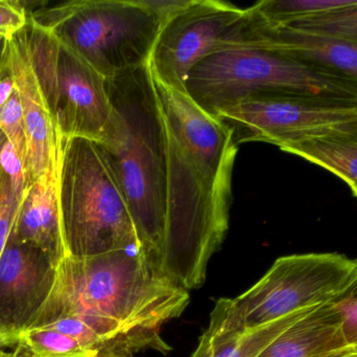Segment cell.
Segmentation results:
<instances>
[{"label":"cell","instance_id":"obj_24","mask_svg":"<svg viewBox=\"0 0 357 357\" xmlns=\"http://www.w3.org/2000/svg\"><path fill=\"white\" fill-rule=\"evenodd\" d=\"M0 166L4 172L10 176L13 190L21 198L27 188L26 173H25L24 167L17 155L16 151L8 140L4 143L1 152H0Z\"/></svg>","mask_w":357,"mask_h":357},{"label":"cell","instance_id":"obj_17","mask_svg":"<svg viewBox=\"0 0 357 357\" xmlns=\"http://www.w3.org/2000/svg\"><path fill=\"white\" fill-rule=\"evenodd\" d=\"M280 149L341 178L357 198V125L302 138Z\"/></svg>","mask_w":357,"mask_h":357},{"label":"cell","instance_id":"obj_14","mask_svg":"<svg viewBox=\"0 0 357 357\" xmlns=\"http://www.w3.org/2000/svg\"><path fill=\"white\" fill-rule=\"evenodd\" d=\"M16 345L26 357H135L149 349L160 351L163 341L158 330L146 327L115 335L88 333L77 337L33 328L24 331Z\"/></svg>","mask_w":357,"mask_h":357},{"label":"cell","instance_id":"obj_19","mask_svg":"<svg viewBox=\"0 0 357 357\" xmlns=\"http://www.w3.org/2000/svg\"><path fill=\"white\" fill-rule=\"evenodd\" d=\"M357 3V0H264L245 8L252 20L268 27H289Z\"/></svg>","mask_w":357,"mask_h":357},{"label":"cell","instance_id":"obj_21","mask_svg":"<svg viewBox=\"0 0 357 357\" xmlns=\"http://www.w3.org/2000/svg\"><path fill=\"white\" fill-rule=\"evenodd\" d=\"M0 132L6 136V140L16 151L26 173V133L20 103L15 89L12 96L0 109Z\"/></svg>","mask_w":357,"mask_h":357},{"label":"cell","instance_id":"obj_33","mask_svg":"<svg viewBox=\"0 0 357 357\" xmlns=\"http://www.w3.org/2000/svg\"><path fill=\"white\" fill-rule=\"evenodd\" d=\"M2 41H0V43H1Z\"/></svg>","mask_w":357,"mask_h":357},{"label":"cell","instance_id":"obj_10","mask_svg":"<svg viewBox=\"0 0 357 357\" xmlns=\"http://www.w3.org/2000/svg\"><path fill=\"white\" fill-rule=\"evenodd\" d=\"M245 8L218 0H193L161 27L151 54L153 78L184 92L187 75L202 59L229 43L245 16Z\"/></svg>","mask_w":357,"mask_h":357},{"label":"cell","instance_id":"obj_7","mask_svg":"<svg viewBox=\"0 0 357 357\" xmlns=\"http://www.w3.org/2000/svg\"><path fill=\"white\" fill-rule=\"evenodd\" d=\"M105 80L149 64L162 23L138 0H73L31 12Z\"/></svg>","mask_w":357,"mask_h":357},{"label":"cell","instance_id":"obj_3","mask_svg":"<svg viewBox=\"0 0 357 357\" xmlns=\"http://www.w3.org/2000/svg\"><path fill=\"white\" fill-rule=\"evenodd\" d=\"M112 105L98 142L123 190L140 249L159 268L167 212V136L149 64L106 80Z\"/></svg>","mask_w":357,"mask_h":357},{"label":"cell","instance_id":"obj_16","mask_svg":"<svg viewBox=\"0 0 357 357\" xmlns=\"http://www.w3.org/2000/svg\"><path fill=\"white\" fill-rule=\"evenodd\" d=\"M351 350L335 302L310 310L257 357H341Z\"/></svg>","mask_w":357,"mask_h":357},{"label":"cell","instance_id":"obj_29","mask_svg":"<svg viewBox=\"0 0 357 357\" xmlns=\"http://www.w3.org/2000/svg\"><path fill=\"white\" fill-rule=\"evenodd\" d=\"M6 142V136L0 132V152H1L2 147H3L4 143Z\"/></svg>","mask_w":357,"mask_h":357},{"label":"cell","instance_id":"obj_32","mask_svg":"<svg viewBox=\"0 0 357 357\" xmlns=\"http://www.w3.org/2000/svg\"><path fill=\"white\" fill-rule=\"evenodd\" d=\"M352 350H354V352H356L357 354V346H354V347H351Z\"/></svg>","mask_w":357,"mask_h":357},{"label":"cell","instance_id":"obj_12","mask_svg":"<svg viewBox=\"0 0 357 357\" xmlns=\"http://www.w3.org/2000/svg\"><path fill=\"white\" fill-rule=\"evenodd\" d=\"M56 263L35 247L8 239L0 257V344L16 345L52 291Z\"/></svg>","mask_w":357,"mask_h":357},{"label":"cell","instance_id":"obj_30","mask_svg":"<svg viewBox=\"0 0 357 357\" xmlns=\"http://www.w3.org/2000/svg\"><path fill=\"white\" fill-rule=\"evenodd\" d=\"M341 357H357V354L356 352H354L351 348V350H350V351L348 352V354H346L345 356Z\"/></svg>","mask_w":357,"mask_h":357},{"label":"cell","instance_id":"obj_15","mask_svg":"<svg viewBox=\"0 0 357 357\" xmlns=\"http://www.w3.org/2000/svg\"><path fill=\"white\" fill-rule=\"evenodd\" d=\"M10 238L39 249L56 265L66 256L59 212L58 163L23 193Z\"/></svg>","mask_w":357,"mask_h":357},{"label":"cell","instance_id":"obj_25","mask_svg":"<svg viewBox=\"0 0 357 357\" xmlns=\"http://www.w3.org/2000/svg\"><path fill=\"white\" fill-rule=\"evenodd\" d=\"M342 319V329L349 347L357 346V300L343 298L335 302Z\"/></svg>","mask_w":357,"mask_h":357},{"label":"cell","instance_id":"obj_2","mask_svg":"<svg viewBox=\"0 0 357 357\" xmlns=\"http://www.w3.org/2000/svg\"><path fill=\"white\" fill-rule=\"evenodd\" d=\"M189 293L169 280L140 247L94 257L65 256L29 329L59 319L82 321L105 335L161 328L177 319Z\"/></svg>","mask_w":357,"mask_h":357},{"label":"cell","instance_id":"obj_13","mask_svg":"<svg viewBox=\"0 0 357 357\" xmlns=\"http://www.w3.org/2000/svg\"><path fill=\"white\" fill-rule=\"evenodd\" d=\"M234 42L337 71L357 82V41L337 39L291 27H273L252 20L245 10Z\"/></svg>","mask_w":357,"mask_h":357},{"label":"cell","instance_id":"obj_6","mask_svg":"<svg viewBox=\"0 0 357 357\" xmlns=\"http://www.w3.org/2000/svg\"><path fill=\"white\" fill-rule=\"evenodd\" d=\"M357 259L337 253L297 254L274 262L255 285L234 299L216 302L206 331L243 333L343 297Z\"/></svg>","mask_w":357,"mask_h":357},{"label":"cell","instance_id":"obj_4","mask_svg":"<svg viewBox=\"0 0 357 357\" xmlns=\"http://www.w3.org/2000/svg\"><path fill=\"white\" fill-rule=\"evenodd\" d=\"M58 199L66 256L140 247L125 195L98 142L60 136Z\"/></svg>","mask_w":357,"mask_h":357},{"label":"cell","instance_id":"obj_1","mask_svg":"<svg viewBox=\"0 0 357 357\" xmlns=\"http://www.w3.org/2000/svg\"><path fill=\"white\" fill-rule=\"evenodd\" d=\"M154 80L167 136V212L159 268L185 291L205 282L229 226L232 132L181 90Z\"/></svg>","mask_w":357,"mask_h":357},{"label":"cell","instance_id":"obj_31","mask_svg":"<svg viewBox=\"0 0 357 357\" xmlns=\"http://www.w3.org/2000/svg\"><path fill=\"white\" fill-rule=\"evenodd\" d=\"M2 43H3V41L0 43V62H1Z\"/></svg>","mask_w":357,"mask_h":357},{"label":"cell","instance_id":"obj_5","mask_svg":"<svg viewBox=\"0 0 357 357\" xmlns=\"http://www.w3.org/2000/svg\"><path fill=\"white\" fill-rule=\"evenodd\" d=\"M185 92L215 117L258 92L357 102V82L335 71L239 42L222 44L191 69Z\"/></svg>","mask_w":357,"mask_h":357},{"label":"cell","instance_id":"obj_27","mask_svg":"<svg viewBox=\"0 0 357 357\" xmlns=\"http://www.w3.org/2000/svg\"><path fill=\"white\" fill-rule=\"evenodd\" d=\"M343 298H349V299H356L357 300V272L356 277H354V281H352L351 284L348 287L346 293H344ZM340 300V299H339Z\"/></svg>","mask_w":357,"mask_h":357},{"label":"cell","instance_id":"obj_28","mask_svg":"<svg viewBox=\"0 0 357 357\" xmlns=\"http://www.w3.org/2000/svg\"><path fill=\"white\" fill-rule=\"evenodd\" d=\"M0 357H26L23 356L22 354H20L19 351L16 352H6L3 351V350H0Z\"/></svg>","mask_w":357,"mask_h":357},{"label":"cell","instance_id":"obj_22","mask_svg":"<svg viewBox=\"0 0 357 357\" xmlns=\"http://www.w3.org/2000/svg\"><path fill=\"white\" fill-rule=\"evenodd\" d=\"M20 201L13 190L10 176L0 166V257L10 239Z\"/></svg>","mask_w":357,"mask_h":357},{"label":"cell","instance_id":"obj_8","mask_svg":"<svg viewBox=\"0 0 357 357\" xmlns=\"http://www.w3.org/2000/svg\"><path fill=\"white\" fill-rule=\"evenodd\" d=\"M27 31L36 73L59 134L100 142L112 117L106 80L54 31L31 19Z\"/></svg>","mask_w":357,"mask_h":357},{"label":"cell","instance_id":"obj_26","mask_svg":"<svg viewBox=\"0 0 357 357\" xmlns=\"http://www.w3.org/2000/svg\"><path fill=\"white\" fill-rule=\"evenodd\" d=\"M140 4L155 15L163 25L178 13L190 6L193 0H138Z\"/></svg>","mask_w":357,"mask_h":357},{"label":"cell","instance_id":"obj_23","mask_svg":"<svg viewBox=\"0 0 357 357\" xmlns=\"http://www.w3.org/2000/svg\"><path fill=\"white\" fill-rule=\"evenodd\" d=\"M29 10L17 0H0V41H8L29 25Z\"/></svg>","mask_w":357,"mask_h":357},{"label":"cell","instance_id":"obj_18","mask_svg":"<svg viewBox=\"0 0 357 357\" xmlns=\"http://www.w3.org/2000/svg\"><path fill=\"white\" fill-rule=\"evenodd\" d=\"M312 309L284 316L243 333L211 335L205 331L191 357H257L281 333Z\"/></svg>","mask_w":357,"mask_h":357},{"label":"cell","instance_id":"obj_11","mask_svg":"<svg viewBox=\"0 0 357 357\" xmlns=\"http://www.w3.org/2000/svg\"><path fill=\"white\" fill-rule=\"evenodd\" d=\"M0 71L12 79L26 133L27 187L58 163L60 134L38 79L27 27L2 43Z\"/></svg>","mask_w":357,"mask_h":357},{"label":"cell","instance_id":"obj_9","mask_svg":"<svg viewBox=\"0 0 357 357\" xmlns=\"http://www.w3.org/2000/svg\"><path fill=\"white\" fill-rule=\"evenodd\" d=\"M235 144L264 142L281 147L302 138L357 125V102L283 92H258L216 113Z\"/></svg>","mask_w":357,"mask_h":357},{"label":"cell","instance_id":"obj_20","mask_svg":"<svg viewBox=\"0 0 357 357\" xmlns=\"http://www.w3.org/2000/svg\"><path fill=\"white\" fill-rule=\"evenodd\" d=\"M289 27L316 35L357 41V3Z\"/></svg>","mask_w":357,"mask_h":357}]
</instances>
